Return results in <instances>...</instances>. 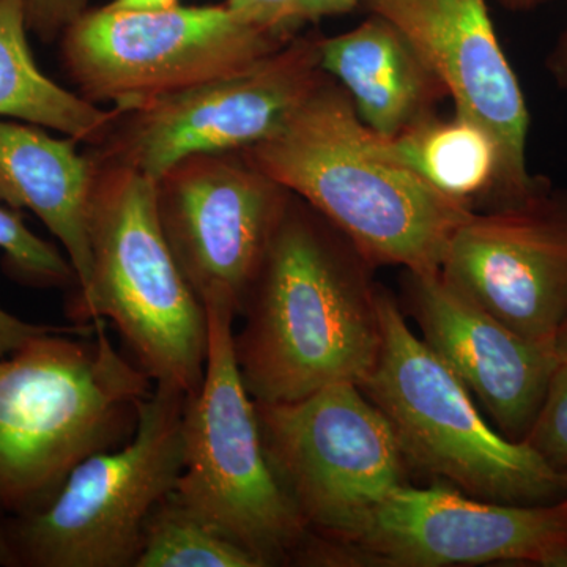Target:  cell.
<instances>
[{
    "mask_svg": "<svg viewBox=\"0 0 567 567\" xmlns=\"http://www.w3.org/2000/svg\"><path fill=\"white\" fill-rule=\"evenodd\" d=\"M361 0H297L295 6V25L301 28L306 22L336 17L352 11Z\"/></svg>",
    "mask_w": 567,
    "mask_h": 567,
    "instance_id": "d4e9b609",
    "label": "cell"
},
{
    "mask_svg": "<svg viewBox=\"0 0 567 567\" xmlns=\"http://www.w3.org/2000/svg\"><path fill=\"white\" fill-rule=\"evenodd\" d=\"M241 153L333 224L372 267L440 271L451 238L475 213L391 155L328 76L281 130Z\"/></svg>",
    "mask_w": 567,
    "mask_h": 567,
    "instance_id": "7a4b0ae2",
    "label": "cell"
},
{
    "mask_svg": "<svg viewBox=\"0 0 567 567\" xmlns=\"http://www.w3.org/2000/svg\"><path fill=\"white\" fill-rule=\"evenodd\" d=\"M0 251L2 268L13 281L32 289H71L74 271L54 245L33 234L20 210L0 203ZM62 327L32 323L0 308V357L28 344L37 336Z\"/></svg>",
    "mask_w": 567,
    "mask_h": 567,
    "instance_id": "44dd1931",
    "label": "cell"
},
{
    "mask_svg": "<svg viewBox=\"0 0 567 567\" xmlns=\"http://www.w3.org/2000/svg\"><path fill=\"white\" fill-rule=\"evenodd\" d=\"M320 37H293L252 66L133 110H117L93 162L156 182L175 164L205 153L245 152L281 130L327 74Z\"/></svg>",
    "mask_w": 567,
    "mask_h": 567,
    "instance_id": "30bf717a",
    "label": "cell"
},
{
    "mask_svg": "<svg viewBox=\"0 0 567 567\" xmlns=\"http://www.w3.org/2000/svg\"><path fill=\"white\" fill-rule=\"evenodd\" d=\"M290 196L241 152L189 156L155 182L164 238L200 301L226 293L238 317Z\"/></svg>",
    "mask_w": 567,
    "mask_h": 567,
    "instance_id": "7c38bea8",
    "label": "cell"
},
{
    "mask_svg": "<svg viewBox=\"0 0 567 567\" xmlns=\"http://www.w3.org/2000/svg\"><path fill=\"white\" fill-rule=\"evenodd\" d=\"M292 39L245 24L226 6H104L85 11L59 41L82 99L126 111L249 69Z\"/></svg>",
    "mask_w": 567,
    "mask_h": 567,
    "instance_id": "9c48e42d",
    "label": "cell"
},
{
    "mask_svg": "<svg viewBox=\"0 0 567 567\" xmlns=\"http://www.w3.org/2000/svg\"><path fill=\"white\" fill-rule=\"evenodd\" d=\"M522 442L536 451L551 468L567 470V360L559 361L535 423Z\"/></svg>",
    "mask_w": 567,
    "mask_h": 567,
    "instance_id": "7402d4cb",
    "label": "cell"
},
{
    "mask_svg": "<svg viewBox=\"0 0 567 567\" xmlns=\"http://www.w3.org/2000/svg\"><path fill=\"white\" fill-rule=\"evenodd\" d=\"M532 563L567 567V496L507 505L456 487L398 488L341 544L312 537L303 566L446 567Z\"/></svg>",
    "mask_w": 567,
    "mask_h": 567,
    "instance_id": "8fae6325",
    "label": "cell"
},
{
    "mask_svg": "<svg viewBox=\"0 0 567 567\" xmlns=\"http://www.w3.org/2000/svg\"><path fill=\"white\" fill-rule=\"evenodd\" d=\"M203 303L207 364L203 383L186 398L183 468L174 494L260 567L292 565L311 533L265 457L256 404L235 358L237 308L221 292Z\"/></svg>",
    "mask_w": 567,
    "mask_h": 567,
    "instance_id": "52a82bcc",
    "label": "cell"
},
{
    "mask_svg": "<svg viewBox=\"0 0 567 567\" xmlns=\"http://www.w3.org/2000/svg\"><path fill=\"white\" fill-rule=\"evenodd\" d=\"M372 265L290 196L238 316L234 350L254 402L282 404L368 379L382 346Z\"/></svg>",
    "mask_w": 567,
    "mask_h": 567,
    "instance_id": "6da1fadb",
    "label": "cell"
},
{
    "mask_svg": "<svg viewBox=\"0 0 567 567\" xmlns=\"http://www.w3.org/2000/svg\"><path fill=\"white\" fill-rule=\"evenodd\" d=\"M24 0H0V118L32 123L93 145L117 110H104L41 71L29 43Z\"/></svg>",
    "mask_w": 567,
    "mask_h": 567,
    "instance_id": "d6986e66",
    "label": "cell"
},
{
    "mask_svg": "<svg viewBox=\"0 0 567 567\" xmlns=\"http://www.w3.org/2000/svg\"><path fill=\"white\" fill-rule=\"evenodd\" d=\"M405 306L421 339L481 402L499 434L522 442L559 364L554 346L498 322L447 286L440 271H406Z\"/></svg>",
    "mask_w": 567,
    "mask_h": 567,
    "instance_id": "9a60e30c",
    "label": "cell"
},
{
    "mask_svg": "<svg viewBox=\"0 0 567 567\" xmlns=\"http://www.w3.org/2000/svg\"><path fill=\"white\" fill-rule=\"evenodd\" d=\"M186 398L153 386L128 442L80 462L43 506L0 517V567H133L182 473Z\"/></svg>",
    "mask_w": 567,
    "mask_h": 567,
    "instance_id": "8992f818",
    "label": "cell"
},
{
    "mask_svg": "<svg viewBox=\"0 0 567 567\" xmlns=\"http://www.w3.org/2000/svg\"><path fill=\"white\" fill-rule=\"evenodd\" d=\"M181 0H111L106 7L114 10L158 11L175 9Z\"/></svg>",
    "mask_w": 567,
    "mask_h": 567,
    "instance_id": "484cf974",
    "label": "cell"
},
{
    "mask_svg": "<svg viewBox=\"0 0 567 567\" xmlns=\"http://www.w3.org/2000/svg\"><path fill=\"white\" fill-rule=\"evenodd\" d=\"M554 352L559 361L567 360V320L559 328L557 336H555Z\"/></svg>",
    "mask_w": 567,
    "mask_h": 567,
    "instance_id": "83f0119b",
    "label": "cell"
},
{
    "mask_svg": "<svg viewBox=\"0 0 567 567\" xmlns=\"http://www.w3.org/2000/svg\"><path fill=\"white\" fill-rule=\"evenodd\" d=\"M254 404L268 465L311 535L346 543L410 486L412 468L390 421L354 383Z\"/></svg>",
    "mask_w": 567,
    "mask_h": 567,
    "instance_id": "ba28073f",
    "label": "cell"
},
{
    "mask_svg": "<svg viewBox=\"0 0 567 567\" xmlns=\"http://www.w3.org/2000/svg\"><path fill=\"white\" fill-rule=\"evenodd\" d=\"M80 142L32 123L0 118V203L32 212L65 251L74 271L71 292L91 278L89 216L95 164Z\"/></svg>",
    "mask_w": 567,
    "mask_h": 567,
    "instance_id": "2e32d148",
    "label": "cell"
},
{
    "mask_svg": "<svg viewBox=\"0 0 567 567\" xmlns=\"http://www.w3.org/2000/svg\"><path fill=\"white\" fill-rule=\"evenodd\" d=\"M89 0H24L29 32L51 44L87 11Z\"/></svg>",
    "mask_w": 567,
    "mask_h": 567,
    "instance_id": "603a6c76",
    "label": "cell"
},
{
    "mask_svg": "<svg viewBox=\"0 0 567 567\" xmlns=\"http://www.w3.org/2000/svg\"><path fill=\"white\" fill-rule=\"evenodd\" d=\"M153 386L106 320L0 357V517L43 506L80 462L128 442Z\"/></svg>",
    "mask_w": 567,
    "mask_h": 567,
    "instance_id": "3957f363",
    "label": "cell"
},
{
    "mask_svg": "<svg viewBox=\"0 0 567 567\" xmlns=\"http://www.w3.org/2000/svg\"><path fill=\"white\" fill-rule=\"evenodd\" d=\"M224 6L245 24L292 39L297 0H227Z\"/></svg>",
    "mask_w": 567,
    "mask_h": 567,
    "instance_id": "cb8c5ba5",
    "label": "cell"
},
{
    "mask_svg": "<svg viewBox=\"0 0 567 567\" xmlns=\"http://www.w3.org/2000/svg\"><path fill=\"white\" fill-rule=\"evenodd\" d=\"M440 276L517 334L554 346L567 320V193L544 183L518 203L473 213Z\"/></svg>",
    "mask_w": 567,
    "mask_h": 567,
    "instance_id": "4fadbf2b",
    "label": "cell"
},
{
    "mask_svg": "<svg viewBox=\"0 0 567 567\" xmlns=\"http://www.w3.org/2000/svg\"><path fill=\"white\" fill-rule=\"evenodd\" d=\"M559 473H561L563 480H565V483L567 486V470H565V472H559Z\"/></svg>",
    "mask_w": 567,
    "mask_h": 567,
    "instance_id": "f546056e",
    "label": "cell"
},
{
    "mask_svg": "<svg viewBox=\"0 0 567 567\" xmlns=\"http://www.w3.org/2000/svg\"><path fill=\"white\" fill-rule=\"evenodd\" d=\"M379 311L382 346L360 388L390 421L410 468L486 502L544 505L566 498L561 473L527 443L491 427L472 393L410 330L385 290Z\"/></svg>",
    "mask_w": 567,
    "mask_h": 567,
    "instance_id": "5b68a950",
    "label": "cell"
},
{
    "mask_svg": "<svg viewBox=\"0 0 567 567\" xmlns=\"http://www.w3.org/2000/svg\"><path fill=\"white\" fill-rule=\"evenodd\" d=\"M383 140L399 162L436 192L472 210L480 197L494 200L492 208L522 200L507 178L498 141L466 115L454 112L451 118H439L431 114Z\"/></svg>",
    "mask_w": 567,
    "mask_h": 567,
    "instance_id": "ac0fdd59",
    "label": "cell"
},
{
    "mask_svg": "<svg viewBox=\"0 0 567 567\" xmlns=\"http://www.w3.org/2000/svg\"><path fill=\"white\" fill-rule=\"evenodd\" d=\"M320 66L344 89L372 132L393 137L432 114L442 82L393 24L372 14L353 31L319 40Z\"/></svg>",
    "mask_w": 567,
    "mask_h": 567,
    "instance_id": "e0dca14e",
    "label": "cell"
},
{
    "mask_svg": "<svg viewBox=\"0 0 567 567\" xmlns=\"http://www.w3.org/2000/svg\"><path fill=\"white\" fill-rule=\"evenodd\" d=\"M93 164L91 278L66 298V317L73 324L107 320L156 386L192 395L207 364L208 317L164 238L155 182L126 167Z\"/></svg>",
    "mask_w": 567,
    "mask_h": 567,
    "instance_id": "277c9868",
    "label": "cell"
},
{
    "mask_svg": "<svg viewBox=\"0 0 567 567\" xmlns=\"http://www.w3.org/2000/svg\"><path fill=\"white\" fill-rule=\"evenodd\" d=\"M133 567H260L245 548L224 536L171 494L153 511Z\"/></svg>",
    "mask_w": 567,
    "mask_h": 567,
    "instance_id": "ffe728a7",
    "label": "cell"
},
{
    "mask_svg": "<svg viewBox=\"0 0 567 567\" xmlns=\"http://www.w3.org/2000/svg\"><path fill=\"white\" fill-rule=\"evenodd\" d=\"M364 2L415 48L456 112L494 134L514 193L520 199L535 193L544 182L527 171V102L496 37L487 0Z\"/></svg>",
    "mask_w": 567,
    "mask_h": 567,
    "instance_id": "5bb4252c",
    "label": "cell"
},
{
    "mask_svg": "<svg viewBox=\"0 0 567 567\" xmlns=\"http://www.w3.org/2000/svg\"><path fill=\"white\" fill-rule=\"evenodd\" d=\"M503 6L511 10H529L540 6V3L547 2V0H499Z\"/></svg>",
    "mask_w": 567,
    "mask_h": 567,
    "instance_id": "f1b7e54d",
    "label": "cell"
},
{
    "mask_svg": "<svg viewBox=\"0 0 567 567\" xmlns=\"http://www.w3.org/2000/svg\"><path fill=\"white\" fill-rule=\"evenodd\" d=\"M547 65L558 84L567 89V33L551 51Z\"/></svg>",
    "mask_w": 567,
    "mask_h": 567,
    "instance_id": "4316f807",
    "label": "cell"
}]
</instances>
